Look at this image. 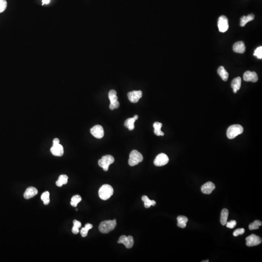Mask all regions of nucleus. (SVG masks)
<instances>
[{
    "instance_id": "7c9ffc66",
    "label": "nucleus",
    "mask_w": 262,
    "mask_h": 262,
    "mask_svg": "<svg viewBox=\"0 0 262 262\" xmlns=\"http://www.w3.org/2000/svg\"><path fill=\"white\" fill-rule=\"evenodd\" d=\"M262 223L260 220H257L254 221L249 225V228L250 230L258 229L260 226H262Z\"/></svg>"
},
{
    "instance_id": "c85d7f7f",
    "label": "nucleus",
    "mask_w": 262,
    "mask_h": 262,
    "mask_svg": "<svg viewBox=\"0 0 262 262\" xmlns=\"http://www.w3.org/2000/svg\"><path fill=\"white\" fill-rule=\"evenodd\" d=\"M41 199L43 201L44 205H49L50 201V193L48 191L44 192L41 196Z\"/></svg>"
},
{
    "instance_id": "393cba45",
    "label": "nucleus",
    "mask_w": 262,
    "mask_h": 262,
    "mask_svg": "<svg viewBox=\"0 0 262 262\" xmlns=\"http://www.w3.org/2000/svg\"><path fill=\"white\" fill-rule=\"evenodd\" d=\"M136 120L134 118H129L127 119L125 122V126L126 128H128L130 131H132L134 129V123Z\"/></svg>"
},
{
    "instance_id": "aec40b11",
    "label": "nucleus",
    "mask_w": 262,
    "mask_h": 262,
    "mask_svg": "<svg viewBox=\"0 0 262 262\" xmlns=\"http://www.w3.org/2000/svg\"><path fill=\"white\" fill-rule=\"evenodd\" d=\"M177 226L181 228H184L187 226V223L188 222V218L187 217L184 216H179L178 217Z\"/></svg>"
},
{
    "instance_id": "f3484780",
    "label": "nucleus",
    "mask_w": 262,
    "mask_h": 262,
    "mask_svg": "<svg viewBox=\"0 0 262 262\" xmlns=\"http://www.w3.org/2000/svg\"><path fill=\"white\" fill-rule=\"evenodd\" d=\"M241 78L240 77H236L232 81L231 87L235 93H237V91L239 90L241 86Z\"/></svg>"
},
{
    "instance_id": "4468645a",
    "label": "nucleus",
    "mask_w": 262,
    "mask_h": 262,
    "mask_svg": "<svg viewBox=\"0 0 262 262\" xmlns=\"http://www.w3.org/2000/svg\"><path fill=\"white\" fill-rule=\"evenodd\" d=\"M215 185L212 182H208L202 185L201 191L205 194H210L215 189Z\"/></svg>"
},
{
    "instance_id": "f8f14e48",
    "label": "nucleus",
    "mask_w": 262,
    "mask_h": 262,
    "mask_svg": "<svg viewBox=\"0 0 262 262\" xmlns=\"http://www.w3.org/2000/svg\"><path fill=\"white\" fill-rule=\"evenodd\" d=\"M142 96V92L140 91H133L128 93V97L130 102L137 103Z\"/></svg>"
},
{
    "instance_id": "e433bc0d",
    "label": "nucleus",
    "mask_w": 262,
    "mask_h": 262,
    "mask_svg": "<svg viewBox=\"0 0 262 262\" xmlns=\"http://www.w3.org/2000/svg\"><path fill=\"white\" fill-rule=\"evenodd\" d=\"M60 143V141H59V139L58 138H54V140H53V145H57L58 144H59Z\"/></svg>"
},
{
    "instance_id": "20e7f679",
    "label": "nucleus",
    "mask_w": 262,
    "mask_h": 262,
    "mask_svg": "<svg viewBox=\"0 0 262 262\" xmlns=\"http://www.w3.org/2000/svg\"><path fill=\"white\" fill-rule=\"evenodd\" d=\"M143 160V157L141 153L137 150H133L130 153L128 163L130 166L133 167L138 165Z\"/></svg>"
},
{
    "instance_id": "a211bd4d",
    "label": "nucleus",
    "mask_w": 262,
    "mask_h": 262,
    "mask_svg": "<svg viewBox=\"0 0 262 262\" xmlns=\"http://www.w3.org/2000/svg\"><path fill=\"white\" fill-rule=\"evenodd\" d=\"M218 73L224 81H227L228 79L229 74L224 67L223 66L219 67L218 70Z\"/></svg>"
},
{
    "instance_id": "bb28decb",
    "label": "nucleus",
    "mask_w": 262,
    "mask_h": 262,
    "mask_svg": "<svg viewBox=\"0 0 262 262\" xmlns=\"http://www.w3.org/2000/svg\"><path fill=\"white\" fill-rule=\"evenodd\" d=\"M73 223H74V226L72 227V233L75 235H77L79 233V228L81 227V223L77 220H74Z\"/></svg>"
},
{
    "instance_id": "473e14b6",
    "label": "nucleus",
    "mask_w": 262,
    "mask_h": 262,
    "mask_svg": "<svg viewBox=\"0 0 262 262\" xmlns=\"http://www.w3.org/2000/svg\"><path fill=\"white\" fill-rule=\"evenodd\" d=\"M7 7L6 0H0V13L3 12Z\"/></svg>"
},
{
    "instance_id": "6e6552de",
    "label": "nucleus",
    "mask_w": 262,
    "mask_h": 262,
    "mask_svg": "<svg viewBox=\"0 0 262 262\" xmlns=\"http://www.w3.org/2000/svg\"><path fill=\"white\" fill-rule=\"evenodd\" d=\"M169 161V158L167 155L162 154H158L154 161V164L157 167L163 166L167 164Z\"/></svg>"
},
{
    "instance_id": "0eeeda50",
    "label": "nucleus",
    "mask_w": 262,
    "mask_h": 262,
    "mask_svg": "<svg viewBox=\"0 0 262 262\" xmlns=\"http://www.w3.org/2000/svg\"><path fill=\"white\" fill-rule=\"evenodd\" d=\"M218 25L220 32H226L229 28L228 19L227 17L225 16H220L218 19Z\"/></svg>"
},
{
    "instance_id": "ddd939ff",
    "label": "nucleus",
    "mask_w": 262,
    "mask_h": 262,
    "mask_svg": "<svg viewBox=\"0 0 262 262\" xmlns=\"http://www.w3.org/2000/svg\"><path fill=\"white\" fill-rule=\"evenodd\" d=\"M50 150L51 153L54 156H62L64 154L63 147L60 143L53 145Z\"/></svg>"
},
{
    "instance_id": "72a5a7b5",
    "label": "nucleus",
    "mask_w": 262,
    "mask_h": 262,
    "mask_svg": "<svg viewBox=\"0 0 262 262\" xmlns=\"http://www.w3.org/2000/svg\"><path fill=\"white\" fill-rule=\"evenodd\" d=\"M245 230L244 229H236V230L234 231V233H233V235L236 237V236H239V235H243L245 233Z\"/></svg>"
},
{
    "instance_id": "f03ea898",
    "label": "nucleus",
    "mask_w": 262,
    "mask_h": 262,
    "mask_svg": "<svg viewBox=\"0 0 262 262\" xmlns=\"http://www.w3.org/2000/svg\"><path fill=\"white\" fill-rule=\"evenodd\" d=\"M243 127L240 125H235L230 126L227 129V137L229 139H234L235 137L243 133Z\"/></svg>"
},
{
    "instance_id": "cd10ccee",
    "label": "nucleus",
    "mask_w": 262,
    "mask_h": 262,
    "mask_svg": "<svg viewBox=\"0 0 262 262\" xmlns=\"http://www.w3.org/2000/svg\"><path fill=\"white\" fill-rule=\"evenodd\" d=\"M81 201V196L80 195H76L72 196V198H71L70 205L72 206L76 207L78 203L80 202Z\"/></svg>"
},
{
    "instance_id": "ea45409f",
    "label": "nucleus",
    "mask_w": 262,
    "mask_h": 262,
    "mask_svg": "<svg viewBox=\"0 0 262 262\" xmlns=\"http://www.w3.org/2000/svg\"><path fill=\"white\" fill-rule=\"evenodd\" d=\"M209 262V260H207V261H203L202 262Z\"/></svg>"
},
{
    "instance_id": "b1692460",
    "label": "nucleus",
    "mask_w": 262,
    "mask_h": 262,
    "mask_svg": "<svg viewBox=\"0 0 262 262\" xmlns=\"http://www.w3.org/2000/svg\"><path fill=\"white\" fill-rule=\"evenodd\" d=\"M68 177L66 175H61L58 178L56 182V184L58 187H61L64 184H67L68 183Z\"/></svg>"
},
{
    "instance_id": "4be33fe9",
    "label": "nucleus",
    "mask_w": 262,
    "mask_h": 262,
    "mask_svg": "<svg viewBox=\"0 0 262 262\" xmlns=\"http://www.w3.org/2000/svg\"><path fill=\"white\" fill-rule=\"evenodd\" d=\"M162 124L160 122H156L154 123L153 126H154V133L155 134H156L157 136H163L164 135V133L161 131L162 127Z\"/></svg>"
},
{
    "instance_id": "c9c22d12",
    "label": "nucleus",
    "mask_w": 262,
    "mask_h": 262,
    "mask_svg": "<svg viewBox=\"0 0 262 262\" xmlns=\"http://www.w3.org/2000/svg\"><path fill=\"white\" fill-rule=\"evenodd\" d=\"M119 106H120V103L118 101L115 102V103H110L109 108L110 109L113 110L115 109L118 108Z\"/></svg>"
},
{
    "instance_id": "dca6fc26",
    "label": "nucleus",
    "mask_w": 262,
    "mask_h": 262,
    "mask_svg": "<svg viewBox=\"0 0 262 262\" xmlns=\"http://www.w3.org/2000/svg\"><path fill=\"white\" fill-rule=\"evenodd\" d=\"M38 193V191L36 188L29 187L26 189L24 193V198L25 199H30L33 198Z\"/></svg>"
},
{
    "instance_id": "a878e982",
    "label": "nucleus",
    "mask_w": 262,
    "mask_h": 262,
    "mask_svg": "<svg viewBox=\"0 0 262 262\" xmlns=\"http://www.w3.org/2000/svg\"><path fill=\"white\" fill-rule=\"evenodd\" d=\"M93 225L91 224H86L85 227L82 228L80 230L81 235L82 237H85L87 236L88 234V230L91 229L92 228Z\"/></svg>"
},
{
    "instance_id": "f257e3e1",
    "label": "nucleus",
    "mask_w": 262,
    "mask_h": 262,
    "mask_svg": "<svg viewBox=\"0 0 262 262\" xmlns=\"http://www.w3.org/2000/svg\"><path fill=\"white\" fill-rule=\"evenodd\" d=\"M116 225V219L113 220H106L102 222L99 224V229L103 234H108L114 230Z\"/></svg>"
},
{
    "instance_id": "f704fd0d",
    "label": "nucleus",
    "mask_w": 262,
    "mask_h": 262,
    "mask_svg": "<svg viewBox=\"0 0 262 262\" xmlns=\"http://www.w3.org/2000/svg\"><path fill=\"white\" fill-rule=\"evenodd\" d=\"M236 222L235 220H231L230 222L226 223V225L227 228L230 229H233L235 227L236 225Z\"/></svg>"
},
{
    "instance_id": "2f4dec72",
    "label": "nucleus",
    "mask_w": 262,
    "mask_h": 262,
    "mask_svg": "<svg viewBox=\"0 0 262 262\" xmlns=\"http://www.w3.org/2000/svg\"><path fill=\"white\" fill-rule=\"evenodd\" d=\"M254 56L256 57L258 59L262 58V47L257 48L254 51Z\"/></svg>"
},
{
    "instance_id": "423d86ee",
    "label": "nucleus",
    "mask_w": 262,
    "mask_h": 262,
    "mask_svg": "<svg viewBox=\"0 0 262 262\" xmlns=\"http://www.w3.org/2000/svg\"><path fill=\"white\" fill-rule=\"evenodd\" d=\"M246 240L247 246L248 247L256 246L261 244L262 242L261 238L254 234L247 236L246 239Z\"/></svg>"
},
{
    "instance_id": "412c9836",
    "label": "nucleus",
    "mask_w": 262,
    "mask_h": 262,
    "mask_svg": "<svg viewBox=\"0 0 262 262\" xmlns=\"http://www.w3.org/2000/svg\"><path fill=\"white\" fill-rule=\"evenodd\" d=\"M228 215L229 211L228 209H223L222 210L221 212V216H220V223L223 226L226 225L227 220H228Z\"/></svg>"
},
{
    "instance_id": "9d476101",
    "label": "nucleus",
    "mask_w": 262,
    "mask_h": 262,
    "mask_svg": "<svg viewBox=\"0 0 262 262\" xmlns=\"http://www.w3.org/2000/svg\"><path fill=\"white\" fill-rule=\"evenodd\" d=\"M91 133L93 136L98 139H101L104 136V130L103 127L99 125L93 127L91 129Z\"/></svg>"
},
{
    "instance_id": "6ab92c4d",
    "label": "nucleus",
    "mask_w": 262,
    "mask_h": 262,
    "mask_svg": "<svg viewBox=\"0 0 262 262\" xmlns=\"http://www.w3.org/2000/svg\"><path fill=\"white\" fill-rule=\"evenodd\" d=\"M254 19V15L253 14H251L247 16H244L240 19V26L244 27L249 22L253 20Z\"/></svg>"
},
{
    "instance_id": "9b49d317",
    "label": "nucleus",
    "mask_w": 262,
    "mask_h": 262,
    "mask_svg": "<svg viewBox=\"0 0 262 262\" xmlns=\"http://www.w3.org/2000/svg\"><path fill=\"white\" fill-rule=\"evenodd\" d=\"M243 79L246 82H256L258 80L257 74L254 71H247L243 75Z\"/></svg>"
},
{
    "instance_id": "c756f323",
    "label": "nucleus",
    "mask_w": 262,
    "mask_h": 262,
    "mask_svg": "<svg viewBox=\"0 0 262 262\" xmlns=\"http://www.w3.org/2000/svg\"><path fill=\"white\" fill-rule=\"evenodd\" d=\"M108 97L110 103H115L118 101V97L116 96V92L115 90L110 91L108 94Z\"/></svg>"
},
{
    "instance_id": "7ed1b4c3",
    "label": "nucleus",
    "mask_w": 262,
    "mask_h": 262,
    "mask_svg": "<svg viewBox=\"0 0 262 262\" xmlns=\"http://www.w3.org/2000/svg\"><path fill=\"white\" fill-rule=\"evenodd\" d=\"M113 193L114 189L111 185L104 184L99 188V196L102 200H107L113 195Z\"/></svg>"
},
{
    "instance_id": "2eb2a0df",
    "label": "nucleus",
    "mask_w": 262,
    "mask_h": 262,
    "mask_svg": "<svg viewBox=\"0 0 262 262\" xmlns=\"http://www.w3.org/2000/svg\"><path fill=\"white\" fill-rule=\"evenodd\" d=\"M233 48L234 52L237 53H243L246 51L245 45L242 41H240L235 43Z\"/></svg>"
},
{
    "instance_id": "39448f33",
    "label": "nucleus",
    "mask_w": 262,
    "mask_h": 262,
    "mask_svg": "<svg viewBox=\"0 0 262 262\" xmlns=\"http://www.w3.org/2000/svg\"><path fill=\"white\" fill-rule=\"evenodd\" d=\"M114 162V158L110 155H106L102 157L101 159L99 160L98 164L100 167L106 171L108 170L109 167Z\"/></svg>"
},
{
    "instance_id": "58836bf2",
    "label": "nucleus",
    "mask_w": 262,
    "mask_h": 262,
    "mask_svg": "<svg viewBox=\"0 0 262 262\" xmlns=\"http://www.w3.org/2000/svg\"><path fill=\"white\" fill-rule=\"evenodd\" d=\"M133 118L135 119V120H137L138 118V116L137 115H135L134 116H133Z\"/></svg>"
},
{
    "instance_id": "4c0bfd02",
    "label": "nucleus",
    "mask_w": 262,
    "mask_h": 262,
    "mask_svg": "<svg viewBox=\"0 0 262 262\" xmlns=\"http://www.w3.org/2000/svg\"><path fill=\"white\" fill-rule=\"evenodd\" d=\"M51 0H42V5H48L50 3Z\"/></svg>"
},
{
    "instance_id": "1a4fd4ad",
    "label": "nucleus",
    "mask_w": 262,
    "mask_h": 262,
    "mask_svg": "<svg viewBox=\"0 0 262 262\" xmlns=\"http://www.w3.org/2000/svg\"><path fill=\"white\" fill-rule=\"evenodd\" d=\"M118 243L119 244H123L126 248L130 249L133 246L134 241L133 237L132 236L122 235L120 237Z\"/></svg>"
},
{
    "instance_id": "5701e85b",
    "label": "nucleus",
    "mask_w": 262,
    "mask_h": 262,
    "mask_svg": "<svg viewBox=\"0 0 262 262\" xmlns=\"http://www.w3.org/2000/svg\"><path fill=\"white\" fill-rule=\"evenodd\" d=\"M142 200L144 203V206L145 208H149L151 206H155L156 205V202L154 200H150L147 196H143L142 197Z\"/></svg>"
}]
</instances>
